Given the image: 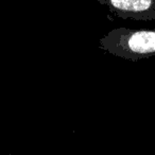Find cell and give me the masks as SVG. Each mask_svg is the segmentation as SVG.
I'll return each instance as SVG.
<instances>
[{
    "instance_id": "6da1fadb",
    "label": "cell",
    "mask_w": 155,
    "mask_h": 155,
    "mask_svg": "<svg viewBox=\"0 0 155 155\" xmlns=\"http://www.w3.org/2000/svg\"><path fill=\"white\" fill-rule=\"evenodd\" d=\"M100 48L132 62L151 58L155 55V29L116 28L100 39Z\"/></svg>"
},
{
    "instance_id": "7a4b0ae2",
    "label": "cell",
    "mask_w": 155,
    "mask_h": 155,
    "mask_svg": "<svg viewBox=\"0 0 155 155\" xmlns=\"http://www.w3.org/2000/svg\"><path fill=\"white\" fill-rule=\"evenodd\" d=\"M122 19L155 20V0H98Z\"/></svg>"
}]
</instances>
